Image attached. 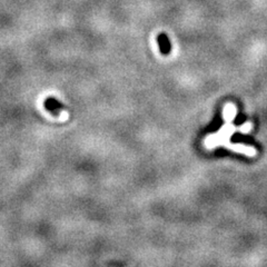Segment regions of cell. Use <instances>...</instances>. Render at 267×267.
<instances>
[{
	"label": "cell",
	"instance_id": "obj_5",
	"mask_svg": "<svg viewBox=\"0 0 267 267\" xmlns=\"http://www.w3.org/2000/svg\"><path fill=\"white\" fill-rule=\"evenodd\" d=\"M251 128V123H246L244 124V126L239 127V130L243 131V133H247V131H250Z\"/></svg>",
	"mask_w": 267,
	"mask_h": 267
},
{
	"label": "cell",
	"instance_id": "obj_1",
	"mask_svg": "<svg viewBox=\"0 0 267 267\" xmlns=\"http://www.w3.org/2000/svg\"><path fill=\"white\" fill-rule=\"evenodd\" d=\"M44 106L51 115L54 116H58L59 111L63 110V109H65V106H63L62 103H59L55 97H48V99L45 101Z\"/></svg>",
	"mask_w": 267,
	"mask_h": 267
},
{
	"label": "cell",
	"instance_id": "obj_3",
	"mask_svg": "<svg viewBox=\"0 0 267 267\" xmlns=\"http://www.w3.org/2000/svg\"><path fill=\"white\" fill-rule=\"evenodd\" d=\"M234 117H235V107L233 106V105H227L224 111V118L226 119L227 122H231V120L234 119Z\"/></svg>",
	"mask_w": 267,
	"mask_h": 267
},
{
	"label": "cell",
	"instance_id": "obj_2",
	"mask_svg": "<svg viewBox=\"0 0 267 267\" xmlns=\"http://www.w3.org/2000/svg\"><path fill=\"white\" fill-rule=\"evenodd\" d=\"M225 146H227L229 149L235 150V152H237V153L246 154V155H248V156H254L255 154H256V150H255L254 148L247 147V146H244V145H232V144H228V141H227L226 144H225Z\"/></svg>",
	"mask_w": 267,
	"mask_h": 267
},
{
	"label": "cell",
	"instance_id": "obj_4",
	"mask_svg": "<svg viewBox=\"0 0 267 267\" xmlns=\"http://www.w3.org/2000/svg\"><path fill=\"white\" fill-rule=\"evenodd\" d=\"M158 41L159 44L161 45V48H163L164 51H167L168 48H169V41L167 39V37L165 33H161V35L158 36Z\"/></svg>",
	"mask_w": 267,
	"mask_h": 267
}]
</instances>
